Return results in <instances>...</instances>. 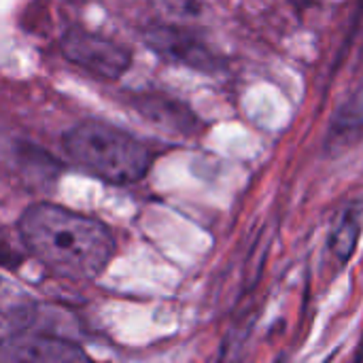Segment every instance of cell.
Here are the masks:
<instances>
[{
    "label": "cell",
    "mask_w": 363,
    "mask_h": 363,
    "mask_svg": "<svg viewBox=\"0 0 363 363\" xmlns=\"http://www.w3.org/2000/svg\"><path fill=\"white\" fill-rule=\"evenodd\" d=\"M351 363H363V330L362 336H359V342H357V347H355V351H353Z\"/></svg>",
    "instance_id": "8fae6325"
},
{
    "label": "cell",
    "mask_w": 363,
    "mask_h": 363,
    "mask_svg": "<svg viewBox=\"0 0 363 363\" xmlns=\"http://www.w3.org/2000/svg\"><path fill=\"white\" fill-rule=\"evenodd\" d=\"M0 363H94L72 340L28 332L0 345Z\"/></svg>",
    "instance_id": "5b68a950"
},
{
    "label": "cell",
    "mask_w": 363,
    "mask_h": 363,
    "mask_svg": "<svg viewBox=\"0 0 363 363\" xmlns=\"http://www.w3.org/2000/svg\"><path fill=\"white\" fill-rule=\"evenodd\" d=\"M274 363H287V359H285V357L281 355V357H279V359H277V362H274Z\"/></svg>",
    "instance_id": "7c38bea8"
},
{
    "label": "cell",
    "mask_w": 363,
    "mask_h": 363,
    "mask_svg": "<svg viewBox=\"0 0 363 363\" xmlns=\"http://www.w3.org/2000/svg\"><path fill=\"white\" fill-rule=\"evenodd\" d=\"M236 362V342L232 340V336H225L223 345H221V351H219V357L215 363H234Z\"/></svg>",
    "instance_id": "30bf717a"
},
{
    "label": "cell",
    "mask_w": 363,
    "mask_h": 363,
    "mask_svg": "<svg viewBox=\"0 0 363 363\" xmlns=\"http://www.w3.org/2000/svg\"><path fill=\"white\" fill-rule=\"evenodd\" d=\"M64 149L77 166L111 185L143 181L155 162V151L147 143L100 119L72 125L64 136Z\"/></svg>",
    "instance_id": "7a4b0ae2"
},
{
    "label": "cell",
    "mask_w": 363,
    "mask_h": 363,
    "mask_svg": "<svg viewBox=\"0 0 363 363\" xmlns=\"http://www.w3.org/2000/svg\"><path fill=\"white\" fill-rule=\"evenodd\" d=\"M330 136L332 140L340 143L357 140L363 136V83L334 113Z\"/></svg>",
    "instance_id": "9c48e42d"
},
{
    "label": "cell",
    "mask_w": 363,
    "mask_h": 363,
    "mask_svg": "<svg viewBox=\"0 0 363 363\" xmlns=\"http://www.w3.org/2000/svg\"><path fill=\"white\" fill-rule=\"evenodd\" d=\"M62 51L68 62L106 81H117L132 66V51L128 47L81 26L64 32Z\"/></svg>",
    "instance_id": "277c9868"
},
{
    "label": "cell",
    "mask_w": 363,
    "mask_h": 363,
    "mask_svg": "<svg viewBox=\"0 0 363 363\" xmlns=\"http://www.w3.org/2000/svg\"><path fill=\"white\" fill-rule=\"evenodd\" d=\"M130 104L149 123L181 136H196L206 125L189 104L164 91H138Z\"/></svg>",
    "instance_id": "8992f818"
},
{
    "label": "cell",
    "mask_w": 363,
    "mask_h": 363,
    "mask_svg": "<svg viewBox=\"0 0 363 363\" xmlns=\"http://www.w3.org/2000/svg\"><path fill=\"white\" fill-rule=\"evenodd\" d=\"M38 304L21 287L0 277V345L32 332Z\"/></svg>",
    "instance_id": "52a82bcc"
},
{
    "label": "cell",
    "mask_w": 363,
    "mask_h": 363,
    "mask_svg": "<svg viewBox=\"0 0 363 363\" xmlns=\"http://www.w3.org/2000/svg\"><path fill=\"white\" fill-rule=\"evenodd\" d=\"M140 38L160 57L191 70L215 74L225 68V60L194 28L170 21H151L143 28Z\"/></svg>",
    "instance_id": "3957f363"
},
{
    "label": "cell",
    "mask_w": 363,
    "mask_h": 363,
    "mask_svg": "<svg viewBox=\"0 0 363 363\" xmlns=\"http://www.w3.org/2000/svg\"><path fill=\"white\" fill-rule=\"evenodd\" d=\"M363 230V200H355V202H349L338 219L334 221L332 230H330V236H328V253L332 257V262H336L338 270L345 268L357 245H359V236H362Z\"/></svg>",
    "instance_id": "ba28073f"
},
{
    "label": "cell",
    "mask_w": 363,
    "mask_h": 363,
    "mask_svg": "<svg viewBox=\"0 0 363 363\" xmlns=\"http://www.w3.org/2000/svg\"><path fill=\"white\" fill-rule=\"evenodd\" d=\"M19 236L38 264L77 283L98 279L117 253L115 234L106 223L57 204L26 208Z\"/></svg>",
    "instance_id": "6da1fadb"
}]
</instances>
